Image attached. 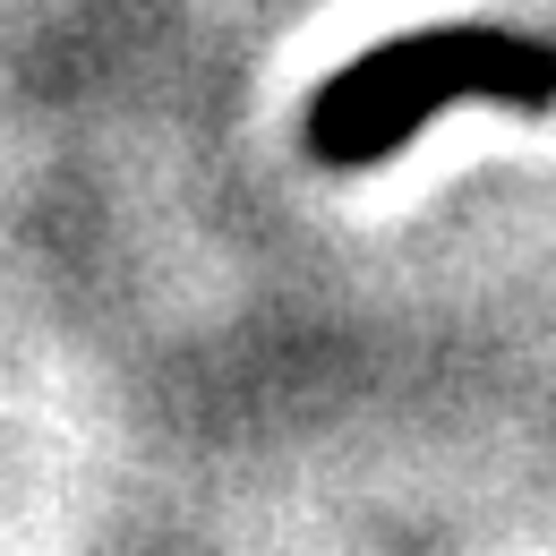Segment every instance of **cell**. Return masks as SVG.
<instances>
[{"label":"cell","instance_id":"6da1fadb","mask_svg":"<svg viewBox=\"0 0 556 556\" xmlns=\"http://www.w3.org/2000/svg\"><path fill=\"white\" fill-rule=\"evenodd\" d=\"M488 94V103H556V43L505 35V26H437L403 35L368 61H351L317 103H308V146L317 163H386L419 121H437L445 103Z\"/></svg>","mask_w":556,"mask_h":556}]
</instances>
